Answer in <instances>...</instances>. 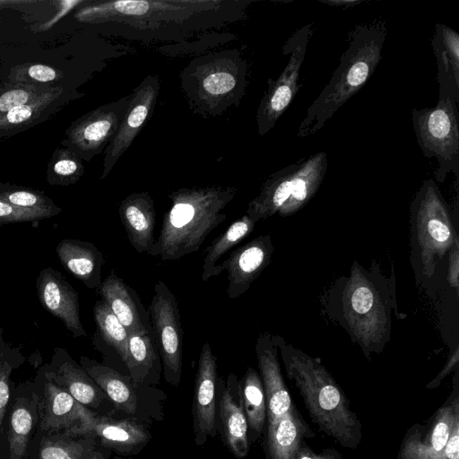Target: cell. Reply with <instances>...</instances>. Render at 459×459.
<instances>
[{
  "mask_svg": "<svg viewBox=\"0 0 459 459\" xmlns=\"http://www.w3.org/2000/svg\"><path fill=\"white\" fill-rule=\"evenodd\" d=\"M255 351L266 401V424H271L287 413L294 403L283 379L274 334L260 333Z\"/></svg>",
  "mask_w": 459,
  "mask_h": 459,
  "instance_id": "20",
  "label": "cell"
},
{
  "mask_svg": "<svg viewBox=\"0 0 459 459\" xmlns=\"http://www.w3.org/2000/svg\"><path fill=\"white\" fill-rule=\"evenodd\" d=\"M51 218L46 212L16 207L0 198V225L16 222H32Z\"/></svg>",
  "mask_w": 459,
  "mask_h": 459,
  "instance_id": "41",
  "label": "cell"
},
{
  "mask_svg": "<svg viewBox=\"0 0 459 459\" xmlns=\"http://www.w3.org/2000/svg\"><path fill=\"white\" fill-rule=\"evenodd\" d=\"M387 29L382 21L357 26L329 82L307 108L298 137L318 132L333 114L368 81L381 60Z\"/></svg>",
  "mask_w": 459,
  "mask_h": 459,
  "instance_id": "5",
  "label": "cell"
},
{
  "mask_svg": "<svg viewBox=\"0 0 459 459\" xmlns=\"http://www.w3.org/2000/svg\"><path fill=\"white\" fill-rule=\"evenodd\" d=\"M94 320L102 339L125 363L128 354V333L121 322L102 299L93 307Z\"/></svg>",
  "mask_w": 459,
  "mask_h": 459,
  "instance_id": "35",
  "label": "cell"
},
{
  "mask_svg": "<svg viewBox=\"0 0 459 459\" xmlns=\"http://www.w3.org/2000/svg\"><path fill=\"white\" fill-rule=\"evenodd\" d=\"M255 225V222L245 214L231 223L223 233L212 241L205 249L203 261L201 276L204 281L221 274L216 263L230 248L249 236L254 230Z\"/></svg>",
  "mask_w": 459,
  "mask_h": 459,
  "instance_id": "32",
  "label": "cell"
},
{
  "mask_svg": "<svg viewBox=\"0 0 459 459\" xmlns=\"http://www.w3.org/2000/svg\"><path fill=\"white\" fill-rule=\"evenodd\" d=\"M61 76V72L53 66L44 64H23L14 66L7 76L9 82L13 83H53Z\"/></svg>",
  "mask_w": 459,
  "mask_h": 459,
  "instance_id": "39",
  "label": "cell"
},
{
  "mask_svg": "<svg viewBox=\"0 0 459 459\" xmlns=\"http://www.w3.org/2000/svg\"><path fill=\"white\" fill-rule=\"evenodd\" d=\"M0 328V430L9 403V380L13 368L14 360L4 352L5 344Z\"/></svg>",
  "mask_w": 459,
  "mask_h": 459,
  "instance_id": "40",
  "label": "cell"
},
{
  "mask_svg": "<svg viewBox=\"0 0 459 459\" xmlns=\"http://www.w3.org/2000/svg\"><path fill=\"white\" fill-rule=\"evenodd\" d=\"M397 459H459V370H455L452 391L423 423L405 432Z\"/></svg>",
  "mask_w": 459,
  "mask_h": 459,
  "instance_id": "10",
  "label": "cell"
},
{
  "mask_svg": "<svg viewBox=\"0 0 459 459\" xmlns=\"http://www.w3.org/2000/svg\"><path fill=\"white\" fill-rule=\"evenodd\" d=\"M97 290L128 334L152 331L149 312L139 296L115 271L109 273Z\"/></svg>",
  "mask_w": 459,
  "mask_h": 459,
  "instance_id": "23",
  "label": "cell"
},
{
  "mask_svg": "<svg viewBox=\"0 0 459 459\" xmlns=\"http://www.w3.org/2000/svg\"><path fill=\"white\" fill-rule=\"evenodd\" d=\"M125 364L134 384L155 386L160 382L162 364L153 331L128 334Z\"/></svg>",
  "mask_w": 459,
  "mask_h": 459,
  "instance_id": "29",
  "label": "cell"
},
{
  "mask_svg": "<svg viewBox=\"0 0 459 459\" xmlns=\"http://www.w3.org/2000/svg\"><path fill=\"white\" fill-rule=\"evenodd\" d=\"M233 186L183 187L169 193L159 237L147 253L175 261L198 251L207 236L227 219L224 208L235 197Z\"/></svg>",
  "mask_w": 459,
  "mask_h": 459,
  "instance_id": "4",
  "label": "cell"
},
{
  "mask_svg": "<svg viewBox=\"0 0 459 459\" xmlns=\"http://www.w3.org/2000/svg\"><path fill=\"white\" fill-rule=\"evenodd\" d=\"M89 410L47 378L43 395L38 402L41 430L50 434L60 431L67 434L84 420Z\"/></svg>",
  "mask_w": 459,
  "mask_h": 459,
  "instance_id": "24",
  "label": "cell"
},
{
  "mask_svg": "<svg viewBox=\"0 0 459 459\" xmlns=\"http://www.w3.org/2000/svg\"><path fill=\"white\" fill-rule=\"evenodd\" d=\"M0 198L16 207L43 212L51 217L61 212L51 198L30 188L0 184Z\"/></svg>",
  "mask_w": 459,
  "mask_h": 459,
  "instance_id": "37",
  "label": "cell"
},
{
  "mask_svg": "<svg viewBox=\"0 0 459 459\" xmlns=\"http://www.w3.org/2000/svg\"><path fill=\"white\" fill-rule=\"evenodd\" d=\"M82 160L66 148H57L47 167V181L52 186H67L80 180L84 174Z\"/></svg>",
  "mask_w": 459,
  "mask_h": 459,
  "instance_id": "36",
  "label": "cell"
},
{
  "mask_svg": "<svg viewBox=\"0 0 459 459\" xmlns=\"http://www.w3.org/2000/svg\"><path fill=\"white\" fill-rule=\"evenodd\" d=\"M243 408L248 426L250 445L263 434L266 426V401L259 373L251 367L240 379Z\"/></svg>",
  "mask_w": 459,
  "mask_h": 459,
  "instance_id": "30",
  "label": "cell"
},
{
  "mask_svg": "<svg viewBox=\"0 0 459 459\" xmlns=\"http://www.w3.org/2000/svg\"><path fill=\"white\" fill-rule=\"evenodd\" d=\"M111 451L99 447L93 454L91 459H108Z\"/></svg>",
  "mask_w": 459,
  "mask_h": 459,
  "instance_id": "46",
  "label": "cell"
},
{
  "mask_svg": "<svg viewBox=\"0 0 459 459\" xmlns=\"http://www.w3.org/2000/svg\"><path fill=\"white\" fill-rule=\"evenodd\" d=\"M437 79V105L413 108L411 118L417 143L426 158L437 160L436 178L443 183L450 172L459 175V87L442 74Z\"/></svg>",
  "mask_w": 459,
  "mask_h": 459,
  "instance_id": "8",
  "label": "cell"
},
{
  "mask_svg": "<svg viewBox=\"0 0 459 459\" xmlns=\"http://www.w3.org/2000/svg\"><path fill=\"white\" fill-rule=\"evenodd\" d=\"M98 448L92 438L61 433L43 437L37 459H91Z\"/></svg>",
  "mask_w": 459,
  "mask_h": 459,
  "instance_id": "33",
  "label": "cell"
},
{
  "mask_svg": "<svg viewBox=\"0 0 459 459\" xmlns=\"http://www.w3.org/2000/svg\"><path fill=\"white\" fill-rule=\"evenodd\" d=\"M314 437L315 432L294 403L282 417L266 424L264 442L266 459H296L301 442Z\"/></svg>",
  "mask_w": 459,
  "mask_h": 459,
  "instance_id": "27",
  "label": "cell"
},
{
  "mask_svg": "<svg viewBox=\"0 0 459 459\" xmlns=\"http://www.w3.org/2000/svg\"><path fill=\"white\" fill-rule=\"evenodd\" d=\"M459 246H456L447 256V280L452 287L458 290Z\"/></svg>",
  "mask_w": 459,
  "mask_h": 459,
  "instance_id": "44",
  "label": "cell"
},
{
  "mask_svg": "<svg viewBox=\"0 0 459 459\" xmlns=\"http://www.w3.org/2000/svg\"><path fill=\"white\" fill-rule=\"evenodd\" d=\"M150 322L167 383L178 386L183 368V329L177 299L161 281L154 286L149 306Z\"/></svg>",
  "mask_w": 459,
  "mask_h": 459,
  "instance_id": "12",
  "label": "cell"
},
{
  "mask_svg": "<svg viewBox=\"0 0 459 459\" xmlns=\"http://www.w3.org/2000/svg\"><path fill=\"white\" fill-rule=\"evenodd\" d=\"M47 378L65 389L78 403L93 412L104 416H117L107 394L85 370L68 356L61 362L56 371L50 373V377Z\"/></svg>",
  "mask_w": 459,
  "mask_h": 459,
  "instance_id": "25",
  "label": "cell"
},
{
  "mask_svg": "<svg viewBox=\"0 0 459 459\" xmlns=\"http://www.w3.org/2000/svg\"><path fill=\"white\" fill-rule=\"evenodd\" d=\"M159 91V78L148 75L131 93L130 101L118 131L105 149L101 179L110 173L117 161L127 151L149 120L154 110Z\"/></svg>",
  "mask_w": 459,
  "mask_h": 459,
  "instance_id": "16",
  "label": "cell"
},
{
  "mask_svg": "<svg viewBox=\"0 0 459 459\" xmlns=\"http://www.w3.org/2000/svg\"><path fill=\"white\" fill-rule=\"evenodd\" d=\"M80 96L74 89L56 85L29 103L9 110L0 117V141L46 122Z\"/></svg>",
  "mask_w": 459,
  "mask_h": 459,
  "instance_id": "21",
  "label": "cell"
},
{
  "mask_svg": "<svg viewBox=\"0 0 459 459\" xmlns=\"http://www.w3.org/2000/svg\"><path fill=\"white\" fill-rule=\"evenodd\" d=\"M56 250L61 264L71 274L90 289L99 288L104 256L92 243L63 239Z\"/></svg>",
  "mask_w": 459,
  "mask_h": 459,
  "instance_id": "28",
  "label": "cell"
},
{
  "mask_svg": "<svg viewBox=\"0 0 459 459\" xmlns=\"http://www.w3.org/2000/svg\"><path fill=\"white\" fill-rule=\"evenodd\" d=\"M296 459H342V456L334 448H325L316 452L304 440L299 447Z\"/></svg>",
  "mask_w": 459,
  "mask_h": 459,
  "instance_id": "42",
  "label": "cell"
},
{
  "mask_svg": "<svg viewBox=\"0 0 459 459\" xmlns=\"http://www.w3.org/2000/svg\"><path fill=\"white\" fill-rule=\"evenodd\" d=\"M247 65L237 50L195 59L182 72V88L199 113L216 116L238 106L246 88Z\"/></svg>",
  "mask_w": 459,
  "mask_h": 459,
  "instance_id": "7",
  "label": "cell"
},
{
  "mask_svg": "<svg viewBox=\"0 0 459 459\" xmlns=\"http://www.w3.org/2000/svg\"><path fill=\"white\" fill-rule=\"evenodd\" d=\"M394 276L388 279L376 263L366 269L354 261L321 297L324 313L349 334L365 357L379 354L389 342L395 308Z\"/></svg>",
  "mask_w": 459,
  "mask_h": 459,
  "instance_id": "2",
  "label": "cell"
},
{
  "mask_svg": "<svg viewBox=\"0 0 459 459\" xmlns=\"http://www.w3.org/2000/svg\"><path fill=\"white\" fill-rule=\"evenodd\" d=\"M217 431L224 445L237 458H245L250 447L248 426L245 415L240 379L233 373L217 382Z\"/></svg>",
  "mask_w": 459,
  "mask_h": 459,
  "instance_id": "18",
  "label": "cell"
},
{
  "mask_svg": "<svg viewBox=\"0 0 459 459\" xmlns=\"http://www.w3.org/2000/svg\"><path fill=\"white\" fill-rule=\"evenodd\" d=\"M411 263L415 275L430 279L440 262L459 246L446 202L436 182L423 181L410 207Z\"/></svg>",
  "mask_w": 459,
  "mask_h": 459,
  "instance_id": "6",
  "label": "cell"
},
{
  "mask_svg": "<svg viewBox=\"0 0 459 459\" xmlns=\"http://www.w3.org/2000/svg\"><path fill=\"white\" fill-rule=\"evenodd\" d=\"M274 247L270 234L261 235L238 247L218 264L219 273H228L227 295L235 299L247 292L270 264Z\"/></svg>",
  "mask_w": 459,
  "mask_h": 459,
  "instance_id": "19",
  "label": "cell"
},
{
  "mask_svg": "<svg viewBox=\"0 0 459 459\" xmlns=\"http://www.w3.org/2000/svg\"><path fill=\"white\" fill-rule=\"evenodd\" d=\"M326 169V153L321 151L271 174L246 214L256 222L276 212L281 217L296 213L316 195Z\"/></svg>",
  "mask_w": 459,
  "mask_h": 459,
  "instance_id": "9",
  "label": "cell"
},
{
  "mask_svg": "<svg viewBox=\"0 0 459 459\" xmlns=\"http://www.w3.org/2000/svg\"><path fill=\"white\" fill-rule=\"evenodd\" d=\"M313 23L295 31L282 47V53L290 57L277 80H268V90L262 98L256 112L258 134L268 133L293 100L299 85L298 80L305 59Z\"/></svg>",
  "mask_w": 459,
  "mask_h": 459,
  "instance_id": "13",
  "label": "cell"
},
{
  "mask_svg": "<svg viewBox=\"0 0 459 459\" xmlns=\"http://www.w3.org/2000/svg\"><path fill=\"white\" fill-rule=\"evenodd\" d=\"M81 367L111 401L117 415L145 424L162 420L164 394L155 386L138 385L129 376L87 357H81Z\"/></svg>",
  "mask_w": 459,
  "mask_h": 459,
  "instance_id": "11",
  "label": "cell"
},
{
  "mask_svg": "<svg viewBox=\"0 0 459 459\" xmlns=\"http://www.w3.org/2000/svg\"><path fill=\"white\" fill-rule=\"evenodd\" d=\"M274 336L287 377L299 392L312 422L341 446L358 448L362 439L361 421L321 359L294 347L281 336Z\"/></svg>",
  "mask_w": 459,
  "mask_h": 459,
  "instance_id": "3",
  "label": "cell"
},
{
  "mask_svg": "<svg viewBox=\"0 0 459 459\" xmlns=\"http://www.w3.org/2000/svg\"><path fill=\"white\" fill-rule=\"evenodd\" d=\"M56 85L9 82L0 84V117L16 107L29 103Z\"/></svg>",
  "mask_w": 459,
  "mask_h": 459,
  "instance_id": "38",
  "label": "cell"
},
{
  "mask_svg": "<svg viewBox=\"0 0 459 459\" xmlns=\"http://www.w3.org/2000/svg\"><path fill=\"white\" fill-rule=\"evenodd\" d=\"M431 46L437 72L448 76L459 87V34L450 27L437 22Z\"/></svg>",
  "mask_w": 459,
  "mask_h": 459,
  "instance_id": "34",
  "label": "cell"
},
{
  "mask_svg": "<svg viewBox=\"0 0 459 459\" xmlns=\"http://www.w3.org/2000/svg\"><path fill=\"white\" fill-rule=\"evenodd\" d=\"M459 363V348L456 346L452 352V354L448 357L446 364L442 368V369L438 372V374L426 385L427 389H434L440 385L442 381L450 373L456 370L458 368Z\"/></svg>",
  "mask_w": 459,
  "mask_h": 459,
  "instance_id": "43",
  "label": "cell"
},
{
  "mask_svg": "<svg viewBox=\"0 0 459 459\" xmlns=\"http://www.w3.org/2000/svg\"><path fill=\"white\" fill-rule=\"evenodd\" d=\"M121 223L128 240L139 253H148L154 244L156 212L154 201L148 192L133 193L118 206Z\"/></svg>",
  "mask_w": 459,
  "mask_h": 459,
  "instance_id": "26",
  "label": "cell"
},
{
  "mask_svg": "<svg viewBox=\"0 0 459 459\" xmlns=\"http://www.w3.org/2000/svg\"><path fill=\"white\" fill-rule=\"evenodd\" d=\"M67 435L92 438L99 447L121 456L139 454L152 438L145 424L128 418L100 415L91 410L84 420Z\"/></svg>",
  "mask_w": 459,
  "mask_h": 459,
  "instance_id": "15",
  "label": "cell"
},
{
  "mask_svg": "<svg viewBox=\"0 0 459 459\" xmlns=\"http://www.w3.org/2000/svg\"><path fill=\"white\" fill-rule=\"evenodd\" d=\"M321 3L333 6V7H353L363 3L362 0H320Z\"/></svg>",
  "mask_w": 459,
  "mask_h": 459,
  "instance_id": "45",
  "label": "cell"
},
{
  "mask_svg": "<svg viewBox=\"0 0 459 459\" xmlns=\"http://www.w3.org/2000/svg\"><path fill=\"white\" fill-rule=\"evenodd\" d=\"M130 97L100 106L74 121L65 133L62 146L86 161L101 153L116 136Z\"/></svg>",
  "mask_w": 459,
  "mask_h": 459,
  "instance_id": "14",
  "label": "cell"
},
{
  "mask_svg": "<svg viewBox=\"0 0 459 459\" xmlns=\"http://www.w3.org/2000/svg\"><path fill=\"white\" fill-rule=\"evenodd\" d=\"M252 1H84L75 12L82 23L105 25L115 35L140 39H178L241 19Z\"/></svg>",
  "mask_w": 459,
  "mask_h": 459,
  "instance_id": "1",
  "label": "cell"
},
{
  "mask_svg": "<svg viewBox=\"0 0 459 459\" xmlns=\"http://www.w3.org/2000/svg\"><path fill=\"white\" fill-rule=\"evenodd\" d=\"M41 305L60 319L74 337L86 336L79 313L78 292L53 268L42 269L36 281Z\"/></svg>",
  "mask_w": 459,
  "mask_h": 459,
  "instance_id": "22",
  "label": "cell"
},
{
  "mask_svg": "<svg viewBox=\"0 0 459 459\" xmlns=\"http://www.w3.org/2000/svg\"><path fill=\"white\" fill-rule=\"evenodd\" d=\"M37 417L29 403L18 398L8 414L6 451L8 459H25Z\"/></svg>",
  "mask_w": 459,
  "mask_h": 459,
  "instance_id": "31",
  "label": "cell"
},
{
  "mask_svg": "<svg viewBox=\"0 0 459 459\" xmlns=\"http://www.w3.org/2000/svg\"><path fill=\"white\" fill-rule=\"evenodd\" d=\"M217 358L210 343L202 346L195 378L192 406L195 442L204 446L217 431Z\"/></svg>",
  "mask_w": 459,
  "mask_h": 459,
  "instance_id": "17",
  "label": "cell"
}]
</instances>
